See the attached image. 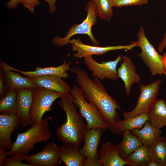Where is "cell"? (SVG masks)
<instances>
[{
    "label": "cell",
    "mask_w": 166,
    "mask_h": 166,
    "mask_svg": "<svg viewBox=\"0 0 166 166\" xmlns=\"http://www.w3.org/2000/svg\"><path fill=\"white\" fill-rule=\"evenodd\" d=\"M136 136L143 144L149 146L161 136L162 131L152 125L149 121L146 122L140 129H136L130 131Z\"/></svg>",
    "instance_id": "obj_22"
},
{
    "label": "cell",
    "mask_w": 166,
    "mask_h": 166,
    "mask_svg": "<svg viewBox=\"0 0 166 166\" xmlns=\"http://www.w3.org/2000/svg\"><path fill=\"white\" fill-rule=\"evenodd\" d=\"M30 78L38 86L62 94L69 93L71 89L62 78L56 75H49Z\"/></svg>",
    "instance_id": "obj_18"
},
{
    "label": "cell",
    "mask_w": 166,
    "mask_h": 166,
    "mask_svg": "<svg viewBox=\"0 0 166 166\" xmlns=\"http://www.w3.org/2000/svg\"><path fill=\"white\" fill-rule=\"evenodd\" d=\"M6 149L0 145V166L3 165L4 162L8 156V151Z\"/></svg>",
    "instance_id": "obj_32"
},
{
    "label": "cell",
    "mask_w": 166,
    "mask_h": 166,
    "mask_svg": "<svg viewBox=\"0 0 166 166\" xmlns=\"http://www.w3.org/2000/svg\"><path fill=\"white\" fill-rule=\"evenodd\" d=\"M149 121L156 128L160 129L166 126V101L157 99L148 113Z\"/></svg>",
    "instance_id": "obj_21"
},
{
    "label": "cell",
    "mask_w": 166,
    "mask_h": 166,
    "mask_svg": "<svg viewBox=\"0 0 166 166\" xmlns=\"http://www.w3.org/2000/svg\"><path fill=\"white\" fill-rule=\"evenodd\" d=\"M62 95L40 87L34 88L30 113L31 125L40 123L44 114L51 110V107L54 101L61 98Z\"/></svg>",
    "instance_id": "obj_7"
},
{
    "label": "cell",
    "mask_w": 166,
    "mask_h": 166,
    "mask_svg": "<svg viewBox=\"0 0 166 166\" xmlns=\"http://www.w3.org/2000/svg\"><path fill=\"white\" fill-rule=\"evenodd\" d=\"M161 80H156L148 85L140 84V93L136 105L129 112H123L124 119L133 117L141 113H148L149 110L158 99Z\"/></svg>",
    "instance_id": "obj_8"
},
{
    "label": "cell",
    "mask_w": 166,
    "mask_h": 166,
    "mask_svg": "<svg viewBox=\"0 0 166 166\" xmlns=\"http://www.w3.org/2000/svg\"><path fill=\"white\" fill-rule=\"evenodd\" d=\"M70 71L76 74L77 84L85 98L98 109L108 129L115 135H122V132L117 125L119 120L117 110H121V108L107 92L101 80L96 77L91 79L86 71L78 67H72Z\"/></svg>",
    "instance_id": "obj_1"
},
{
    "label": "cell",
    "mask_w": 166,
    "mask_h": 166,
    "mask_svg": "<svg viewBox=\"0 0 166 166\" xmlns=\"http://www.w3.org/2000/svg\"><path fill=\"white\" fill-rule=\"evenodd\" d=\"M98 161L103 166H123L130 164L121 156L118 145L111 142L102 144L99 152Z\"/></svg>",
    "instance_id": "obj_17"
},
{
    "label": "cell",
    "mask_w": 166,
    "mask_h": 166,
    "mask_svg": "<svg viewBox=\"0 0 166 166\" xmlns=\"http://www.w3.org/2000/svg\"><path fill=\"white\" fill-rule=\"evenodd\" d=\"M48 4L50 13L52 14L56 11L57 8L56 2L58 0H43Z\"/></svg>",
    "instance_id": "obj_33"
},
{
    "label": "cell",
    "mask_w": 166,
    "mask_h": 166,
    "mask_svg": "<svg viewBox=\"0 0 166 166\" xmlns=\"http://www.w3.org/2000/svg\"><path fill=\"white\" fill-rule=\"evenodd\" d=\"M2 70L0 73L8 91H16L22 89L34 88L38 87L33 83L30 77L22 76L19 73L11 70Z\"/></svg>",
    "instance_id": "obj_19"
},
{
    "label": "cell",
    "mask_w": 166,
    "mask_h": 166,
    "mask_svg": "<svg viewBox=\"0 0 166 166\" xmlns=\"http://www.w3.org/2000/svg\"><path fill=\"white\" fill-rule=\"evenodd\" d=\"M0 98V114H16L18 106L16 91L10 90L5 96Z\"/></svg>",
    "instance_id": "obj_26"
},
{
    "label": "cell",
    "mask_w": 166,
    "mask_h": 166,
    "mask_svg": "<svg viewBox=\"0 0 166 166\" xmlns=\"http://www.w3.org/2000/svg\"><path fill=\"white\" fill-rule=\"evenodd\" d=\"M151 160L148 147L142 144L125 160L132 166H146Z\"/></svg>",
    "instance_id": "obj_27"
},
{
    "label": "cell",
    "mask_w": 166,
    "mask_h": 166,
    "mask_svg": "<svg viewBox=\"0 0 166 166\" xmlns=\"http://www.w3.org/2000/svg\"><path fill=\"white\" fill-rule=\"evenodd\" d=\"M162 55L164 69L165 73V76H166V52L163 53Z\"/></svg>",
    "instance_id": "obj_36"
},
{
    "label": "cell",
    "mask_w": 166,
    "mask_h": 166,
    "mask_svg": "<svg viewBox=\"0 0 166 166\" xmlns=\"http://www.w3.org/2000/svg\"><path fill=\"white\" fill-rule=\"evenodd\" d=\"M151 160L160 166H166V137L160 136L148 146Z\"/></svg>",
    "instance_id": "obj_24"
},
{
    "label": "cell",
    "mask_w": 166,
    "mask_h": 166,
    "mask_svg": "<svg viewBox=\"0 0 166 166\" xmlns=\"http://www.w3.org/2000/svg\"><path fill=\"white\" fill-rule=\"evenodd\" d=\"M121 59L122 56L119 55L114 60L99 63L90 56L84 58L83 61L94 77H97L101 81L105 79L116 81L119 78L117 66Z\"/></svg>",
    "instance_id": "obj_10"
},
{
    "label": "cell",
    "mask_w": 166,
    "mask_h": 166,
    "mask_svg": "<svg viewBox=\"0 0 166 166\" xmlns=\"http://www.w3.org/2000/svg\"><path fill=\"white\" fill-rule=\"evenodd\" d=\"M122 61L117 69L119 78L123 81L125 93L130 95L132 87L135 83H139L140 77L136 72V68L130 58L125 55L122 56Z\"/></svg>",
    "instance_id": "obj_15"
},
{
    "label": "cell",
    "mask_w": 166,
    "mask_h": 166,
    "mask_svg": "<svg viewBox=\"0 0 166 166\" xmlns=\"http://www.w3.org/2000/svg\"><path fill=\"white\" fill-rule=\"evenodd\" d=\"M7 89L4 82L2 75H0V98L5 96L8 92L6 90Z\"/></svg>",
    "instance_id": "obj_34"
},
{
    "label": "cell",
    "mask_w": 166,
    "mask_h": 166,
    "mask_svg": "<svg viewBox=\"0 0 166 166\" xmlns=\"http://www.w3.org/2000/svg\"><path fill=\"white\" fill-rule=\"evenodd\" d=\"M22 121L16 114L0 115V145L6 149H11L13 143L11 140L12 134L19 130Z\"/></svg>",
    "instance_id": "obj_14"
},
{
    "label": "cell",
    "mask_w": 166,
    "mask_h": 166,
    "mask_svg": "<svg viewBox=\"0 0 166 166\" xmlns=\"http://www.w3.org/2000/svg\"><path fill=\"white\" fill-rule=\"evenodd\" d=\"M70 44L72 46V50L76 51L73 56L76 58H81L92 56L94 55H101L108 51L120 49L130 50L135 47H138L137 41L132 42L127 45H119L101 47L98 46H92L84 44L79 38L72 39Z\"/></svg>",
    "instance_id": "obj_11"
},
{
    "label": "cell",
    "mask_w": 166,
    "mask_h": 166,
    "mask_svg": "<svg viewBox=\"0 0 166 166\" xmlns=\"http://www.w3.org/2000/svg\"><path fill=\"white\" fill-rule=\"evenodd\" d=\"M7 157L6 159L3 166H33L29 164L22 162L25 160L28 156L27 154L18 153Z\"/></svg>",
    "instance_id": "obj_30"
},
{
    "label": "cell",
    "mask_w": 166,
    "mask_h": 166,
    "mask_svg": "<svg viewBox=\"0 0 166 166\" xmlns=\"http://www.w3.org/2000/svg\"><path fill=\"white\" fill-rule=\"evenodd\" d=\"M146 166H160V165L155 161L151 160L148 163Z\"/></svg>",
    "instance_id": "obj_37"
},
{
    "label": "cell",
    "mask_w": 166,
    "mask_h": 166,
    "mask_svg": "<svg viewBox=\"0 0 166 166\" xmlns=\"http://www.w3.org/2000/svg\"><path fill=\"white\" fill-rule=\"evenodd\" d=\"M122 135L123 139L118 146L121 156L125 160L143 144L139 139L129 131H123Z\"/></svg>",
    "instance_id": "obj_23"
},
{
    "label": "cell",
    "mask_w": 166,
    "mask_h": 166,
    "mask_svg": "<svg viewBox=\"0 0 166 166\" xmlns=\"http://www.w3.org/2000/svg\"><path fill=\"white\" fill-rule=\"evenodd\" d=\"M111 0V1H112V2H114V1H116L117 0Z\"/></svg>",
    "instance_id": "obj_38"
},
{
    "label": "cell",
    "mask_w": 166,
    "mask_h": 166,
    "mask_svg": "<svg viewBox=\"0 0 166 166\" xmlns=\"http://www.w3.org/2000/svg\"><path fill=\"white\" fill-rule=\"evenodd\" d=\"M59 105L65 112L66 119L56 131L58 140L64 144L79 147L87 130L83 117L78 113L70 93L63 94Z\"/></svg>",
    "instance_id": "obj_2"
},
{
    "label": "cell",
    "mask_w": 166,
    "mask_h": 166,
    "mask_svg": "<svg viewBox=\"0 0 166 166\" xmlns=\"http://www.w3.org/2000/svg\"><path fill=\"white\" fill-rule=\"evenodd\" d=\"M52 119L49 117L42 119L39 123L31 125L25 132L18 133L12 148L8 151V156L18 153L27 155L36 144L49 140L52 133L49 131V122Z\"/></svg>",
    "instance_id": "obj_3"
},
{
    "label": "cell",
    "mask_w": 166,
    "mask_h": 166,
    "mask_svg": "<svg viewBox=\"0 0 166 166\" xmlns=\"http://www.w3.org/2000/svg\"><path fill=\"white\" fill-rule=\"evenodd\" d=\"M85 9L87 12L86 19L79 24L73 25L64 37L57 36L55 37L52 41L55 45L60 47L70 43V38L77 34H86L89 37L91 42L94 45H100L99 42L95 38L91 32L92 26L97 22V16L96 7L93 0H90L88 2Z\"/></svg>",
    "instance_id": "obj_5"
},
{
    "label": "cell",
    "mask_w": 166,
    "mask_h": 166,
    "mask_svg": "<svg viewBox=\"0 0 166 166\" xmlns=\"http://www.w3.org/2000/svg\"><path fill=\"white\" fill-rule=\"evenodd\" d=\"M13 0H10V1H13Z\"/></svg>",
    "instance_id": "obj_39"
},
{
    "label": "cell",
    "mask_w": 166,
    "mask_h": 166,
    "mask_svg": "<svg viewBox=\"0 0 166 166\" xmlns=\"http://www.w3.org/2000/svg\"><path fill=\"white\" fill-rule=\"evenodd\" d=\"M149 0H117L113 2L114 7H121L124 6H141L147 4Z\"/></svg>",
    "instance_id": "obj_31"
},
{
    "label": "cell",
    "mask_w": 166,
    "mask_h": 166,
    "mask_svg": "<svg viewBox=\"0 0 166 166\" xmlns=\"http://www.w3.org/2000/svg\"><path fill=\"white\" fill-rule=\"evenodd\" d=\"M25 161L33 166H58L62 162L59 147L53 142L46 144L41 151L28 156Z\"/></svg>",
    "instance_id": "obj_12"
},
{
    "label": "cell",
    "mask_w": 166,
    "mask_h": 166,
    "mask_svg": "<svg viewBox=\"0 0 166 166\" xmlns=\"http://www.w3.org/2000/svg\"><path fill=\"white\" fill-rule=\"evenodd\" d=\"M72 62H66V60H64L63 63L57 67H50L42 68L37 66L33 71H23L14 68L9 65L6 63L0 61V66L2 70L16 71L29 77L45 75H54L62 78L66 79L69 76L67 71L71 70L70 65Z\"/></svg>",
    "instance_id": "obj_13"
},
{
    "label": "cell",
    "mask_w": 166,
    "mask_h": 166,
    "mask_svg": "<svg viewBox=\"0 0 166 166\" xmlns=\"http://www.w3.org/2000/svg\"><path fill=\"white\" fill-rule=\"evenodd\" d=\"M104 129L101 128L88 130L84 138V144L80 148L81 152L86 158L85 166H101L99 161L98 148Z\"/></svg>",
    "instance_id": "obj_9"
},
{
    "label": "cell",
    "mask_w": 166,
    "mask_h": 166,
    "mask_svg": "<svg viewBox=\"0 0 166 166\" xmlns=\"http://www.w3.org/2000/svg\"><path fill=\"white\" fill-rule=\"evenodd\" d=\"M33 89L24 88L16 91L18 103L16 114L21 120L24 127L31 125L30 113L33 101Z\"/></svg>",
    "instance_id": "obj_16"
},
{
    "label": "cell",
    "mask_w": 166,
    "mask_h": 166,
    "mask_svg": "<svg viewBox=\"0 0 166 166\" xmlns=\"http://www.w3.org/2000/svg\"><path fill=\"white\" fill-rule=\"evenodd\" d=\"M166 47V30L162 40L159 43L158 49L160 53H162L164 48Z\"/></svg>",
    "instance_id": "obj_35"
},
{
    "label": "cell",
    "mask_w": 166,
    "mask_h": 166,
    "mask_svg": "<svg viewBox=\"0 0 166 166\" xmlns=\"http://www.w3.org/2000/svg\"><path fill=\"white\" fill-rule=\"evenodd\" d=\"M70 94L73 98V103L79 113L86 121L87 129L101 128L106 131L108 126L96 107L85 98L80 88L73 84Z\"/></svg>",
    "instance_id": "obj_4"
},
{
    "label": "cell",
    "mask_w": 166,
    "mask_h": 166,
    "mask_svg": "<svg viewBox=\"0 0 166 166\" xmlns=\"http://www.w3.org/2000/svg\"><path fill=\"white\" fill-rule=\"evenodd\" d=\"M137 36L138 47L140 48L141 51L138 54V57L148 67L152 76L157 75L165 76L163 55L158 53L149 41L142 26H140Z\"/></svg>",
    "instance_id": "obj_6"
},
{
    "label": "cell",
    "mask_w": 166,
    "mask_h": 166,
    "mask_svg": "<svg viewBox=\"0 0 166 166\" xmlns=\"http://www.w3.org/2000/svg\"><path fill=\"white\" fill-rule=\"evenodd\" d=\"M59 149L61 159L66 166H85L86 158L79 147L63 144Z\"/></svg>",
    "instance_id": "obj_20"
},
{
    "label": "cell",
    "mask_w": 166,
    "mask_h": 166,
    "mask_svg": "<svg viewBox=\"0 0 166 166\" xmlns=\"http://www.w3.org/2000/svg\"><path fill=\"white\" fill-rule=\"evenodd\" d=\"M148 114L144 113L123 120H119L117 123L118 128L122 131H130L140 129L148 121H149Z\"/></svg>",
    "instance_id": "obj_25"
},
{
    "label": "cell",
    "mask_w": 166,
    "mask_h": 166,
    "mask_svg": "<svg viewBox=\"0 0 166 166\" xmlns=\"http://www.w3.org/2000/svg\"><path fill=\"white\" fill-rule=\"evenodd\" d=\"M97 10V16L101 19L109 22L113 15V2L111 0H93Z\"/></svg>",
    "instance_id": "obj_28"
},
{
    "label": "cell",
    "mask_w": 166,
    "mask_h": 166,
    "mask_svg": "<svg viewBox=\"0 0 166 166\" xmlns=\"http://www.w3.org/2000/svg\"><path fill=\"white\" fill-rule=\"evenodd\" d=\"M20 3L25 7L27 8L32 13H34L36 6L39 5L38 0H14L9 1L6 4L7 8L10 9H15L18 4Z\"/></svg>",
    "instance_id": "obj_29"
}]
</instances>
